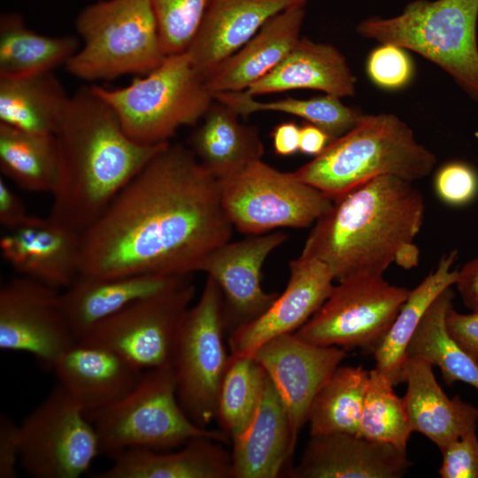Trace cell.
Here are the masks:
<instances>
[{
    "mask_svg": "<svg viewBox=\"0 0 478 478\" xmlns=\"http://www.w3.org/2000/svg\"><path fill=\"white\" fill-rule=\"evenodd\" d=\"M233 230L218 180L169 143L81 235V275L192 274Z\"/></svg>",
    "mask_w": 478,
    "mask_h": 478,
    "instance_id": "obj_1",
    "label": "cell"
},
{
    "mask_svg": "<svg viewBox=\"0 0 478 478\" xmlns=\"http://www.w3.org/2000/svg\"><path fill=\"white\" fill-rule=\"evenodd\" d=\"M53 135L58 175L47 217L79 235L170 143L145 145L132 140L92 86L70 96Z\"/></svg>",
    "mask_w": 478,
    "mask_h": 478,
    "instance_id": "obj_2",
    "label": "cell"
},
{
    "mask_svg": "<svg viewBox=\"0 0 478 478\" xmlns=\"http://www.w3.org/2000/svg\"><path fill=\"white\" fill-rule=\"evenodd\" d=\"M425 213L424 197L412 181L385 175L333 200L312 226L300 256L325 263L335 281L383 276L391 264L418 265L413 241Z\"/></svg>",
    "mask_w": 478,
    "mask_h": 478,
    "instance_id": "obj_3",
    "label": "cell"
},
{
    "mask_svg": "<svg viewBox=\"0 0 478 478\" xmlns=\"http://www.w3.org/2000/svg\"><path fill=\"white\" fill-rule=\"evenodd\" d=\"M435 155L412 129L389 113L360 115L354 126L294 174L335 200L380 176L410 181L429 175Z\"/></svg>",
    "mask_w": 478,
    "mask_h": 478,
    "instance_id": "obj_4",
    "label": "cell"
},
{
    "mask_svg": "<svg viewBox=\"0 0 478 478\" xmlns=\"http://www.w3.org/2000/svg\"><path fill=\"white\" fill-rule=\"evenodd\" d=\"M86 414L100 452L109 457L132 449L169 451L197 437L230 443L221 429L202 428L189 418L179 402L171 365L144 371L125 397Z\"/></svg>",
    "mask_w": 478,
    "mask_h": 478,
    "instance_id": "obj_5",
    "label": "cell"
},
{
    "mask_svg": "<svg viewBox=\"0 0 478 478\" xmlns=\"http://www.w3.org/2000/svg\"><path fill=\"white\" fill-rule=\"evenodd\" d=\"M82 45L67 61L73 76L88 81L146 74L167 57L150 0H101L75 21Z\"/></svg>",
    "mask_w": 478,
    "mask_h": 478,
    "instance_id": "obj_6",
    "label": "cell"
},
{
    "mask_svg": "<svg viewBox=\"0 0 478 478\" xmlns=\"http://www.w3.org/2000/svg\"><path fill=\"white\" fill-rule=\"evenodd\" d=\"M478 0H416L393 18L372 17L357 32L415 51L478 98Z\"/></svg>",
    "mask_w": 478,
    "mask_h": 478,
    "instance_id": "obj_7",
    "label": "cell"
},
{
    "mask_svg": "<svg viewBox=\"0 0 478 478\" xmlns=\"http://www.w3.org/2000/svg\"><path fill=\"white\" fill-rule=\"evenodd\" d=\"M135 142L169 143L176 131L195 125L214 98L186 52L167 56L154 70L121 88L92 86Z\"/></svg>",
    "mask_w": 478,
    "mask_h": 478,
    "instance_id": "obj_8",
    "label": "cell"
},
{
    "mask_svg": "<svg viewBox=\"0 0 478 478\" xmlns=\"http://www.w3.org/2000/svg\"><path fill=\"white\" fill-rule=\"evenodd\" d=\"M218 182L230 223L251 235L311 227L333 204L330 197L293 172L279 171L262 159Z\"/></svg>",
    "mask_w": 478,
    "mask_h": 478,
    "instance_id": "obj_9",
    "label": "cell"
},
{
    "mask_svg": "<svg viewBox=\"0 0 478 478\" xmlns=\"http://www.w3.org/2000/svg\"><path fill=\"white\" fill-rule=\"evenodd\" d=\"M226 328L221 290L207 275L197 302L184 317L171 359L179 402L202 428L216 418L218 393L229 358L224 343Z\"/></svg>",
    "mask_w": 478,
    "mask_h": 478,
    "instance_id": "obj_10",
    "label": "cell"
},
{
    "mask_svg": "<svg viewBox=\"0 0 478 478\" xmlns=\"http://www.w3.org/2000/svg\"><path fill=\"white\" fill-rule=\"evenodd\" d=\"M409 289L383 276H354L337 284L295 334L321 346L374 352L407 298Z\"/></svg>",
    "mask_w": 478,
    "mask_h": 478,
    "instance_id": "obj_11",
    "label": "cell"
},
{
    "mask_svg": "<svg viewBox=\"0 0 478 478\" xmlns=\"http://www.w3.org/2000/svg\"><path fill=\"white\" fill-rule=\"evenodd\" d=\"M190 276L99 321L78 341L112 350L142 371L171 365L178 332L196 294Z\"/></svg>",
    "mask_w": 478,
    "mask_h": 478,
    "instance_id": "obj_12",
    "label": "cell"
},
{
    "mask_svg": "<svg viewBox=\"0 0 478 478\" xmlns=\"http://www.w3.org/2000/svg\"><path fill=\"white\" fill-rule=\"evenodd\" d=\"M19 467L34 478H78L101 453L85 411L58 385L19 424Z\"/></svg>",
    "mask_w": 478,
    "mask_h": 478,
    "instance_id": "obj_13",
    "label": "cell"
},
{
    "mask_svg": "<svg viewBox=\"0 0 478 478\" xmlns=\"http://www.w3.org/2000/svg\"><path fill=\"white\" fill-rule=\"evenodd\" d=\"M76 342L58 289L22 275L1 287V350L31 354L50 367Z\"/></svg>",
    "mask_w": 478,
    "mask_h": 478,
    "instance_id": "obj_14",
    "label": "cell"
},
{
    "mask_svg": "<svg viewBox=\"0 0 478 478\" xmlns=\"http://www.w3.org/2000/svg\"><path fill=\"white\" fill-rule=\"evenodd\" d=\"M287 240V234L275 230L230 240L199 264L197 272L213 278L221 290L226 327L230 331L256 319L278 296L263 289L261 270L267 257Z\"/></svg>",
    "mask_w": 478,
    "mask_h": 478,
    "instance_id": "obj_15",
    "label": "cell"
},
{
    "mask_svg": "<svg viewBox=\"0 0 478 478\" xmlns=\"http://www.w3.org/2000/svg\"><path fill=\"white\" fill-rule=\"evenodd\" d=\"M252 357L279 393L297 443L314 396L346 357V350L316 345L291 333L264 343Z\"/></svg>",
    "mask_w": 478,
    "mask_h": 478,
    "instance_id": "obj_16",
    "label": "cell"
},
{
    "mask_svg": "<svg viewBox=\"0 0 478 478\" xmlns=\"http://www.w3.org/2000/svg\"><path fill=\"white\" fill-rule=\"evenodd\" d=\"M289 276L283 292L256 319L229 333L230 353L252 356L264 343L297 331L318 311L334 288L328 266L299 256L289 263Z\"/></svg>",
    "mask_w": 478,
    "mask_h": 478,
    "instance_id": "obj_17",
    "label": "cell"
},
{
    "mask_svg": "<svg viewBox=\"0 0 478 478\" xmlns=\"http://www.w3.org/2000/svg\"><path fill=\"white\" fill-rule=\"evenodd\" d=\"M291 478H399L411 462L406 450L357 434L310 435Z\"/></svg>",
    "mask_w": 478,
    "mask_h": 478,
    "instance_id": "obj_18",
    "label": "cell"
},
{
    "mask_svg": "<svg viewBox=\"0 0 478 478\" xmlns=\"http://www.w3.org/2000/svg\"><path fill=\"white\" fill-rule=\"evenodd\" d=\"M1 255L19 275L66 289L81 275V235L48 217L5 230L0 238Z\"/></svg>",
    "mask_w": 478,
    "mask_h": 478,
    "instance_id": "obj_19",
    "label": "cell"
},
{
    "mask_svg": "<svg viewBox=\"0 0 478 478\" xmlns=\"http://www.w3.org/2000/svg\"><path fill=\"white\" fill-rule=\"evenodd\" d=\"M300 0H210L186 53L204 79L274 15Z\"/></svg>",
    "mask_w": 478,
    "mask_h": 478,
    "instance_id": "obj_20",
    "label": "cell"
},
{
    "mask_svg": "<svg viewBox=\"0 0 478 478\" xmlns=\"http://www.w3.org/2000/svg\"><path fill=\"white\" fill-rule=\"evenodd\" d=\"M50 368L58 385L86 413L125 397L144 372L112 350L79 341L65 351Z\"/></svg>",
    "mask_w": 478,
    "mask_h": 478,
    "instance_id": "obj_21",
    "label": "cell"
},
{
    "mask_svg": "<svg viewBox=\"0 0 478 478\" xmlns=\"http://www.w3.org/2000/svg\"><path fill=\"white\" fill-rule=\"evenodd\" d=\"M231 443V478H275L293 454L289 417L266 374L253 418Z\"/></svg>",
    "mask_w": 478,
    "mask_h": 478,
    "instance_id": "obj_22",
    "label": "cell"
},
{
    "mask_svg": "<svg viewBox=\"0 0 478 478\" xmlns=\"http://www.w3.org/2000/svg\"><path fill=\"white\" fill-rule=\"evenodd\" d=\"M306 0L272 17L237 52L204 79L212 94L246 90L288 56L300 40Z\"/></svg>",
    "mask_w": 478,
    "mask_h": 478,
    "instance_id": "obj_23",
    "label": "cell"
},
{
    "mask_svg": "<svg viewBox=\"0 0 478 478\" xmlns=\"http://www.w3.org/2000/svg\"><path fill=\"white\" fill-rule=\"evenodd\" d=\"M403 382L406 383L403 398L412 433L425 436L440 451L476 428L478 409L459 396L450 397L427 360L408 357L403 367Z\"/></svg>",
    "mask_w": 478,
    "mask_h": 478,
    "instance_id": "obj_24",
    "label": "cell"
},
{
    "mask_svg": "<svg viewBox=\"0 0 478 478\" xmlns=\"http://www.w3.org/2000/svg\"><path fill=\"white\" fill-rule=\"evenodd\" d=\"M185 276L143 274L95 278L80 275L61 291L62 308L78 341L99 321L167 289Z\"/></svg>",
    "mask_w": 478,
    "mask_h": 478,
    "instance_id": "obj_25",
    "label": "cell"
},
{
    "mask_svg": "<svg viewBox=\"0 0 478 478\" xmlns=\"http://www.w3.org/2000/svg\"><path fill=\"white\" fill-rule=\"evenodd\" d=\"M111 466L96 478H231V453L209 437L189 440L180 449H132L110 456Z\"/></svg>",
    "mask_w": 478,
    "mask_h": 478,
    "instance_id": "obj_26",
    "label": "cell"
},
{
    "mask_svg": "<svg viewBox=\"0 0 478 478\" xmlns=\"http://www.w3.org/2000/svg\"><path fill=\"white\" fill-rule=\"evenodd\" d=\"M355 83L345 58L336 48L300 38L275 69L244 91L256 96L313 89L341 98L354 95Z\"/></svg>",
    "mask_w": 478,
    "mask_h": 478,
    "instance_id": "obj_27",
    "label": "cell"
},
{
    "mask_svg": "<svg viewBox=\"0 0 478 478\" xmlns=\"http://www.w3.org/2000/svg\"><path fill=\"white\" fill-rule=\"evenodd\" d=\"M239 116L214 100L191 135L190 150L217 180L233 175L263 156L258 129L243 124Z\"/></svg>",
    "mask_w": 478,
    "mask_h": 478,
    "instance_id": "obj_28",
    "label": "cell"
},
{
    "mask_svg": "<svg viewBox=\"0 0 478 478\" xmlns=\"http://www.w3.org/2000/svg\"><path fill=\"white\" fill-rule=\"evenodd\" d=\"M457 258L456 250L443 254L436 269L409 291L390 328L373 352L374 368L395 386L403 382L407 347L425 312L443 290L456 282L458 269H452V266Z\"/></svg>",
    "mask_w": 478,
    "mask_h": 478,
    "instance_id": "obj_29",
    "label": "cell"
},
{
    "mask_svg": "<svg viewBox=\"0 0 478 478\" xmlns=\"http://www.w3.org/2000/svg\"><path fill=\"white\" fill-rule=\"evenodd\" d=\"M68 96L53 72L0 78V123L39 135H53Z\"/></svg>",
    "mask_w": 478,
    "mask_h": 478,
    "instance_id": "obj_30",
    "label": "cell"
},
{
    "mask_svg": "<svg viewBox=\"0 0 478 478\" xmlns=\"http://www.w3.org/2000/svg\"><path fill=\"white\" fill-rule=\"evenodd\" d=\"M80 47L74 36L43 35L27 27L19 15L5 13L0 19V78L53 72Z\"/></svg>",
    "mask_w": 478,
    "mask_h": 478,
    "instance_id": "obj_31",
    "label": "cell"
},
{
    "mask_svg": "<svg viewBox=\"0 0 478 478\" xmlns=\"http://www.w3.org/2000/svg\"><path fill=\"white\" fill-rule=\"evenodd\" d=\"M453 291L443 290L425 312L407 347L408 357H419L440 368L443 381L461 382L478 389V362L451 335L446 314Z\"/></svg>",
    "mask_w": 478,
    "mask_h": 478,
    "instance_id": "obj_32",
    "label": "cell"
},
{
    "mask_svg": "<svg viewBox=\"0 0 478 478\" xmlns=\"http://www.w3.org/2000/svg\"><path fill=\"white\" fill-rule=\"evenodd\" d=\"M370 370L338 366L320 386L308 412L310 435L358 433Z\"/></svg>",
    "mask_w": 478,
    "mask_h": 478,
    "instance_id": "obj_33",
    "label": "cell"
},
{
    "mask_svg": "<svg viewBox=\"0 0 478 478\" xmlns=\"http://www.w3.org/2000/svg\"><path fill=\"white\" fill-rule=\"evenodd\" d=\"M0 168L24 190L51 194L58 175L54 135L28 133L0 123Z\"/></svg>",
    "mask_w": 478,
    "mask_h": 478,
    "instance_id": "obj_34",
    "label": "cell"
},
{
    "mask_svg": "<svg viewBox=\"0 0 478 478\" xmlns=\"http://www.w3.org/2000/svg\"><path fill=\"white\" fill-rule=\"evenodd\" d=\"M213 98L243 117L258 112H278L302 118L324 130L331 140L349 131L360 116L357 111L344 105L339 97L330 95L261 102L245 91H238L217 93Z\"/></svg>",
    "mask_w": 478,
    "mask_h": 478,
    "instance_id": "obj_35",
    "label": "cell"
},
{
    "mask_svg": "<svg viewBox=\"0 0 478 478\" xmlns=\"http://www.w3.org/2000/svg\"><path fill=\"white\" fill-rule=\"evenodd\" d=\"M265 377V370L254 357L229 353L218 393L215 420L230 443L253 418Z\"/></svg>",
    "mask_w": 478,
    "mask_h": 478,
    "instance_id": "obj_36",
    "label": "cell"
},
{
    "mask_svg": "<svg viewBox=\"0 0 478 478\" xmlns=\"http://www.w3.org/2000/svg\"><path fill=\"white\" fill-rule=\"evenodd\" d=\"M394 386L376 368L370 370L358 435L406 450L412 431L404 398Z\"/></svg>",
    "mask_w": 478,
    "mask_h": 478,
    "instance_id": "obj_37",
    "label": "cell"
},
{
    "mask_svg": "<svg viewBox=\"0 0 478 478\" xmlns=\"http://www.w3.org/2000/svg\"><path fill=\"white\" fill-rule=\"evenodd\" d=\"M166 56L186 52L210 0H150Z\"/></svg>",
    "mask_w": 478,
    "mask_h": 478,
    "instance_id": "obj_38",
    "label": "cell"
},
{
    "mask_svg": "<svg viewBox=\"0 0 478 478\" xmlns=\"http://www.w3.org/2000/svg\"><path fill=\"white\" fill-rule=\"evenodd\" d=\"M366 72L378 87L398 89L410 82L413 65L405 49L392 43H381L369 54Z\"/></svg>",
    "mask_w": 478,
    "mask_h": 478,
    "instance_id": "obj_39",
    "label": "cell"
},
{
    "mask_svg": "<svg viewBox=\"0 0 478 478\" xmlns=\"http://www.w3.org/2000/svg\"><path fill=\"white\" fill-rule=\"evenodd\" d=\"M434 189L437 197L445 204L465 206L478 196V173L466 162L450 161L436 173Z\"/></svg>",
    "mask_w": 478,
    "mask_h": 478,
    "instance_id": "obj_40",
    "label": "cell"
},
{
    "mask_svg": "<svg viewBox=\"0 0 478 478\" xmlns=\"http://www.w3.org/2000/svg\"><path fill=\"white\" fill-rule=\"evenodd\" d=\"M438 470L442 478H478V436L471 429L451 442L442 451Z\"/></svg>",
    "mask_w": 478,
    "mask_h": 478,
    "instance_id": "obj_41",
    "label": "cell"
},
{
    "mask_svg": "<svg viewBox=\"0 0 478 478\" xmlns=\"http://www.w3.org/2000/svg\"><path fill=\"white\" fill-rule=\"evenodd\" d=\"M20 453L19 425L2 412L0 416V478L18 476Z\"/></svg>",
    "mask_w": 478,
    "mask_h": 478,
    "instance_id": "obj_42",
    "label": "cell"
},
{
    "mask_svg": "<svg viewBox=\"0 0 478 478\" xmlns=\"http://www.w3.org/2000/svg\"><path fill=\"white\" fill-rule=\"evenodd\" d=\"M445 320L451 335L478 362V312L460 313L452 305Z\"/></svg>",
    "mask_w": 478,
    "mask_h": 478,
    "instance_id": "obj_43",
    "label": "cell"
},
{
    "mask_svg": "<svg viewBox=\"0 0 478 478\" xmlns=\"http://www.w3.org/2000/svg\"><path fill=\"white\" fill-rule=\"evenodd\" d=\"M30 214L22 200L11 189L3 176L0 177V224L5 230H12L28 223Z\"/></svg>",
    "mask_w": 478,
    "mask_h": 478,
    "instance_id": "obj_44",
    "label": "cell"
},
{
    "mask_svg": "<svg viewBox=\"0 0 478 478\" xmlns=\"http://www.w3.org/2000/svg\"><path fill=\"white\" fill-rule=\"evenodd\" d=\"M464 305L478 312V257L466 262L459 270L454 284Z\"/></svg>",
    "mask_w": 478,
    "mask_h": 478,
    "instance_id": "obj_45",
    "label": "cell"
},
{
    "mask_svg": "<svg viewBox=\"0 0 478 478\" xmlns=\"http://www.w3.org/2000/svg\"><path fill=\"white\" fill-rule=\"evenodd\" d=\"M274 152L282 157L299 151L300 127L292 121L281 122L272 132Z\"/></svg>",
    "mask_w": 478,
    "mask_h": 478,
    "instance_id": "obj_46",
    "label": "cell"
},
{
    "mask_svg": "<svg viewBox=\"0 0 478 478\" xmlns=\"http://www.w3.org/2000/svg\"><path fill=\"white\" fill-rule=\"evenodd\" d=\"M330 136L320 127L306 123L300 127L299 151L304 154L317 156L330 143Z\"/></svg>",
    "mask_w": 478,
    "mask_h": 478,
    "instance_id": "obj_47",
    "label": "cell"
}]
</instances>
